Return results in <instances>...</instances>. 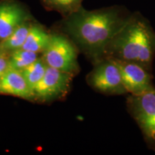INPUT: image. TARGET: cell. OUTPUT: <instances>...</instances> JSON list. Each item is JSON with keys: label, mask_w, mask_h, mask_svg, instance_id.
<instances>
[{"label": "cell", "mask_w": 155, "mask_h": 155, "mask_svg": "<svg viewBox=\"0 0 155 155\" xmlns=\"http://www.w3.org/2000/svg\"><path fill=\"white\" fill-rule=\"evenodd\" d=\"M30 20V13L16 0L0 2V41L7 38L23 23Z\"/></svg>", "instance_id": "obj_8"}, {"label": "cell", "mask_w": 155, "mask_h": 155, "mask_svg": "<svg viewBox=\"0 0 155 155\" xmlns=\"http://www.w3.org/2000/svg\"><path fill=\"white\" fill-rule=\"evenodd\" d=\"M155 31L139 12L131 13L124 27L110 40L104 58L137 63L152 71Z\"/></svg>", "instance_id": "obj_2"}, {"label": "cell", "mask_w": 155, "mask_h": 155, "mask_svg": "<svg viewBox=\"0 0 155 155\" xmlns=\"http://www.w3.org/2000/svg\"><path fill=\"white\" fill-rule=\"evenodd\" d=\"M126 104L147 147L155 151V89L139 95L127 94Z\"/></svg>", "instance_id": "obj_4"}, {"label": "cell", "mask_w": 155, "mask_h": 155, "mask_svg": "<svg viewBox=\"0 0 155 155\" xmlns=\"http://www.w3.org/2000/svg\"><path fill=\"white\" fill-rule=\"evenodd\" d=\"M9 68V55L0 52V79Z\"/></svg>", "instance_id": "obj_15"}, {"label": "cell", "mask_w": 155, "mask_h": 155, "mask_svg": "<svg viewBox=\"0 0 155 155\" xmlns=\"http://www.w3.org/2000/svg\"><path fill=\"white\" fill-rule=\"evenodd\" d=\"M45 6L51 10L57 11L67 16L82 7L83 0H41Z\"/></svg>", "instance_id": "obj_14"}, {"label": "cell", "mask_w": 155, "mask_h": 155, "mask_svg": "<svg viewBox=\"0 0 155 155\" xmlns=\"http://www.w3.org/2000/svg\"><path fill=\"white\" fill-rule=\"evenodd\" d=\"M38 58V53L20 48L9 55V68L21 71Z\"/></svg>", "instance_id": "obj_12"}, {"label": "cell", "mask_w": 155, "mask_h": 155, "mask_svg": "<svg viewBox=\"0 0 155 155\" xmlns=\"http://www.w3.org/2000/svg\"><path fill=\"white\" fill-rule=\"evenodd\" d=\"M51 32H48L42 25L32 23L22 49L35 53H42L50 42Z\"/></svg>", "instance_id": "obj_10"}, {"label": "cell", "mask_w": 155, "mask_h": 155, "mask_svg": "<svg viewBox=\"0 0 155 155\" xmlns=\"http://www.w3.org/2000/svg\"><path fill=\"white\" fill-rule=\"evenodd\" d=\"M32 23L31 20L23 23L7 38L0 41V52L9 55L15 50L22 48Z\"/></svg>", "instance_id": "obj_11"}, {"label": "cell", "mask_w": 155, "mask_h": 155, "mask_svg": "<svg viewBox=\"0 0 155 155\" xmlns=\"http://www.w3.org/2000/svg\"><path fill=\"white\" fill-rule=\"evenodd\" d=\"M0 95L34 101V95L21 71L8 68L0 79Z\"/></svg>", "instance_id": "obj_9"}, {"label": "cell", "mask_w": 155, "mask_h": 155, "mask_svg": "<svg viewBox=\"0 0 155 155\" xmlns=\"http://www.w3.org/2000/svg\"><path fill=\"white\" fill-rule=\"evenodd\" d=\"M47 68V64L45 63L42 58L39 57L38 60L34 63L30 64L28 67L21 71V73H22L23 76L26 80L32 91L37 83L44 76Z\"/></svg>", "instance_id": "obj_13"}, {"label": "cell", "mask_w": 155, "mask_h": 155, "mask_svg": "<svg viewBox=\"0 0 155 155\" xmlns=\"http://www.w3.org/2000/svg\"><path fill=\"white\" fill-rule=\"evenodd\" d=\"M86 82L96 92L106 96L128 94L122 81L121 72L115 62L104 58L94 64L92 71L87 75Z\"/></svg>", "instance_id": "obj_5"}, {"label": "cell", "mask_w": 155, "mask_h": 155, "mask_svg": "<svg viewBox=\"0 0 155 155\" xmlns=\"http://www.w3.org/2000/svg\"><path fill=\"white\" fill-rule=\"evenodd\" d=\"M131 15L124 7L114 5L94 10L81 7L60 24V32L73 42L79 53L94 65L104 58V50Z\"/></svg>", "instance_id": "obj_1"}, {"label": "cell", "mask_w": 155, "mask_h": 155, "mask_svg": "<svg viewBox=\"0 0 155 155\" xmlns=\"http://www.w3.org/2000/svg\"><path fill=\"white\" fill-rule=\"evenodd\" d=\"M73 77L48 65L44 76L32 89L34 101L51 102L62 100L71 90Z\"/></svg>", "instance_id": "obj_6"}, {"label": "cell", "mask_w": 155, "mask_h": 155, "mask_svg": "<svg viewBox=\"0 0 155 155\" xmlns=\"http://www.w3.org/2000/svg\"><path fill=\"white\" fill-rule=\"evenodd\" d=\"M113 61L119 67L123 84L128 94L139 95L155 89L152 72L137 63Z\"/></svg>", "instance_id": "obj_7"}, {"label": "cell", "mask_w": 155, "mask_h": 155, "mask_svg": "<svg viewBox=\"0 0 155 155\" xmlns=\"http://www.w3.org/2000/svg\"><path fill=\"white\" fill-rule=\"evenodd\" d=\"M42 53V59L48 66L73 77L81 71L78 62V49L68 37L61 32H52L49 43Z\"/></svg>", "instance_id": "obj_3"}]
</instances>
